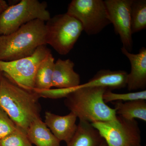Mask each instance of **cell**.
<instances>
[{
	"mask_svg": "<svg viewBox=\"0 0 146 146\" xmlns=\"http://www.w3.org/2000/svg\"><path fill=\"white\" fill-rule=\"evenodd\" d=\"M103 100L106 104L113 101L129 102L136 100H146V91H137L125 94H116L107 90L104 94Z\"/></svg>",
	"mask_w": 146,
	"mask_h": 146,
	"instance_id": "obj_19",
	"label": "cell"
},
{
	"mask_svg": "<svg viewBox=\"0 0 146 146\" xmlns=\"http://www.w3.org/2000/svg\"><path fill=\"white\" fill-rule=\"evenodd\" d=\"M0 146H33L27 133L19 128L0 140Z\"/></svg>",
	"mask_w": 146,
	"mask_h": 146,
	"instance_id": "obj_20",
	"label": "cell"
},
{
	"mask_svg": "<svg viewBox=\"0 0 146 146\" xmlns=\"http://www.w3.org/2000/svg\"><path fill=\"white\" fill-rule=\"evenodd\" d=\"M77 125L75 133L67 146H99L103 141L91 123L79 120Z\"/></svg>",
	"mask_w": 146,
	"mask_h": 146,
	"instance_id": "obj_14",
	"label": "cell"
},
{
	"mask_svg": "<svg viewBox=\"0 0 146 146\" xmlns=\"http://www.w3.org/2000/svg\"><path fill=\"white\" fill-rule=\"evenodd\" d=\"M17 128L6 112L0 107V140L13 133Z\"/></svg>",
	"mask_w": 146,
	"mask_h": 146,
	"instance_id": "obj_21",
	"label": "cell"
},
{
	"mask_svg": "<svg viewBox=\"0 0 146 146\" xmlns=\"http://www.w3.org/2000/svg\"><path fill=\"white\" fill-rule=\"evenodd\" d=\"M50 53L46 45H42L30 56L13 61H0V70L20 87L34 91L36 70Z\"/></svg>",
	"mask_w": 146,
	"mask_h": 146,
	"instance_id": "obj_6",
	"label": "cell"
},
{
	"mask_svg": "<svg viewBox=\"0 0 146 146\" xmlns=\"http://www.w3.org/2000/svg\"><path fill=\"white\" fill-rule=\"evenodd\" d=\"M39 95L20 87L3 73L0 82V107L16 126L27 133L31 123L40 117Z\"/></svg>",
	"mask_w": 146,
	"mask_h": 146,
	"instance_id": "obj_1",
	"label": "cell"
},
{
	"mask_svg": "<svg viewBox=\"0 0 146 146\" xmlns=\"http://www.w3.org/2000/svg\"><path fill=\"white\" fill-rule=\"evenodd\" d=\"M54 63V58L51 53L40 63L35 74L34 90H46L52 87Z\"/></svg>",
	"mask_w": 146,
	"mask_h": 146,
	"instance_id": "obj_17",
	"label": "cell"
},
{
	"mask_svg": "<svg viewBox=\"0 0 146 146\" xmlns=\"http://www.w3.org/2000/svg\"><path fill=\"white\" fill-rule=\"evenodd\" d=\"M91 124L108 146H142L141 131L135 119L127 120L117 115V119Z\"/></svg>",
	"mask_w": 146,
	"mask_h": 146,
	"instance_id": "obj_8",
	"label": "cell"
},
{
	"mask_svg": "<svg viewBox=\"0 0 146 146\" xmlns=\"http://www.w3.org/2000/svg\"><path fill=\"white\" fill-rule=\"evenodd\" d=\"M121 51L130 61L131 71L127 74V87L131 91L146 87V48L142 47L137 54L131 53L122 47Z\"/></svg>",
	"mask_w": 146,
	"mask_h": 146,
	"instance_id": "obj_10",
	"label": "cell"
},
{
	"mask_svg": "<svg viewBox=\"0 0 146 146\" xmlns=\"http://www.w3.org/2000/svg\"><path fill=\"white\" fill-rule=\"evenodd\" d=\"M3 73L1 70H0V82H1V79L2 77Z\"/></svg>",
	"mask_w": 146,
	"mask_h": 146,
	"instance_id": "obj_24",
	"label": "cell"
},
{
	"mask_svg": "<svg viewBox=\"0 0 146 146\" xmlns=\"http://www.w3.org/2000/svg\"><path fill=\"white\" fill-rule=\"evenodd\" d=\"M27 135L31 144L36 146H60L61 141L54 135L40 117L31 123Z\"/></svg>",
	"mask_w": 146,
	"mask_h": 146,
	"instance_id": "obj_13",
	"label": "cell"
},
{
	"mask_svg": "<svg viewBox=\"0 0 146 146\" xmlns=\"http://www.w3.org/2000/svg\"><path fill=\"white\" fill-rule=\"evenodd\" d=\"M44 123L52 133L60 141L68 144L75 133L77 125L76 115L70 112L60 116L51 112H45Z\"/></svg>",
	"mask_w": 146,
	"mask_h": 146,
	"instance_id": "obj_11",
	"label": "cell"
},
{
	"mask_svg": "<svg viewBox=\"0 0 146 146\" xmlns=\"http://www.w3.org/2000/svg\"><path fill=\"white\" fill-rule=\"evenodd\" d=\"M9 7L8 4L4 0H0V16L4 11Z\"/></svg>",
	"mask_w": 146,
	"mask_h": 146,
	"instance_id": "obj_22",
	"label": "cell"
},
{
	"mask_svg": "<svg viewBox=\"0 0 146 146\" xmlns=\"http://www.w3.org/2000/svg\"><path fill=\"white\" fill-rule=\"evenodd\" d=\"M107 90L101 86L74 87V91L65 98V106L79 120L92 123L117 119L116 110L109 107L103 100Z\"/></svg>",
	"mask_w": 146,
	"mask_h": 146,
	"instance_id": "obj_2",
	"label": "cell"
},
{
	"mask_svg": "<svg viewBox=\"0 0 146 146\" xmlns=\"http://www.w3.org/2000/svg\"><path fill=\"white\" fill-rule=\"evenodd\" d=\"M46 22V44L59 54H68L83 31L81 23L67 13L55 15Z\"/></svg>",
	"mask_w": 146,
	"mask_h": 146,
	"instance_id": "obj_4",
	"label": "cell"
},
{
	"mask_svg": "<svg viewBox=\"0 0 146 146\" xmlns=\"http://www.w3.org/2000/svg\"><path fill=\"white\" fill-rule=\"evenodd\" d=\"M132 34L146 28V1L132 0L130 7Z\"/></svg>",
	"mask_w": 146,
	"mask_h": 146,
	"instance_id": "obj_18",
	"label": "cell"
},
{
	"mask_svg": "<svg viewBox=\"0 0 146 146\" xmlns=\"http://www.w3.org/2000/svg\"><path fill=\"white\" fill-rule=\"evenodd\" d=\"M99 146H108L107 144L106 143L105 141L104 140L103 141H102V142L100 144V145Z\"/></svg>",
	"mask_w": 146,
	"mask_h": 146,
	"instance_id": "obj_23",
	"label": "cell"
},
{
	"mask_svg": "<svg viewBox=\"0 0 146 146\" xmlns=\"http://www.w3.org/2000/svg\"><path fill=\"white\" fill-rule=\"evenodd\" d=\"M127 74L125 71L102 70L92 78L96 81L97 86L105 87L112 91L126 87Z\"/></svg>",
	"mask_w": 146,
	"mask_h": 146,
	"instance_id": "obj_15",
	"label": "cell"
},
{
	"mask_svg": "<svg viewBox=\"0 0 146 146\" xmlns=\"http://www.w3.org/2000/svg\"><path fill=\"white\" fill-rule=\"evenodd\" d=\"M132 0L104 1L110 23L120 36L123 48L130 52L133 48L131 27L130 7Z\"/></svg>",
	"mask_w": 146,
	"mask_h": 146,
	"instance_id": "obj_9",
	"label": "cell"
},
{
	"mask_svg": "<svg viewBox=\"0 0 146 146\" xmlns=\"http://www.w3.org/2000/svg\"><path fill=\"white\" fill-rule=\"evenodd\" d=\"M74 66V63L70 59L58 58L54 63L52 87L56 89H68L80 84V76L75 72Z\"/></svg>",
	"mask_w": 146,
	"mask_h": 146,
	"instance_id": "obj_12",
	"label": "cell"
},
{
	"mask_svg": "<svg viewBox=\"0 0 146 146\" xmlns=\"http://www.w3.org/2000/svg\"><path fill=\"white\" fill-rule=\"evenodd\" d=\"M45 1L22 0L9 6L0 16V36L8 35L25 24L35 20L47 22L51 18Z\"/></svg>",
	"mask_w": 146,
	"mask_h": 146,
	"instance_id": "obj_5",
	"label": "cell"
},
{
	"mask_svg": "<svg viewBox=\"0 0 146 146\" xmlns=\"http://www.w3.org/2000/svg\"><path fill=\"white\" fill-rule=\"evenodd\" d=\"M45 22L35 20L8 35L0 36V61L30 56L38 47L46 45Z\"/></svg>",
	"mask_w": 146,
	"mask_h": 146,
	"instance_id": "obj_3",
	"label": "cell"
},
{
	"mask_svg": "<svg viewBox=\"0 0 146 146\" xmlns=\"http://www.w3.org/2000/svg\"><path fill=\"white\" fill-rule=\"evenodd\" d=\"M114 104L117 115L127 120L136 118L146 121L145 100H136L125 102L117 101Z\"/></svg>",
	"mask_w": 146,
	"mask_h": 146,
	"instance_id": "obj_16",
	"label": "cell"
},
{
	"mask_svg": "<svg viewBox=\"0 0 146 146\" xmlns=\"http://www.w3.org/2000/svg\"><path fill=\"white\" fill-rule=\"evenodd\" d=\"M66 13L77 19L89 35L98 34L111 24L103 0H73Z\"/></svg>",
	"mask_w": 146,
	"mask_h": 146,
	"instance_id": "obj_7",
	"label": "cell"
}]
</instances>
